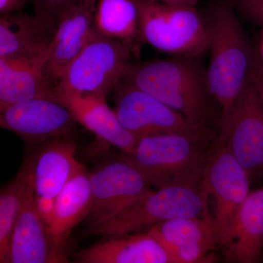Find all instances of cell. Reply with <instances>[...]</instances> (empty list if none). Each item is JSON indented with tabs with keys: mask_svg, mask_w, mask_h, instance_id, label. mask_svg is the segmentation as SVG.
Segmentation results:
<instances>
[{
	"mask_svg": "<svg viewBox=\"0 0 263 263\" xmlns=\"http://www.w3.org/2000/svg\"><path fill=\"white\" fill-rule=\"evenodd\" d=\"M203 16L210 55L208 83L221 110V127L250 80L257 60L239 17L226 1L211 5Z\"/></svg>",
	"mask_w": 263,
	"mask_h": 263,
	"instance_id": "6da1fadb",
	"label": "cell"
},
{
	"mask_svg": "<svg viewBox=\"0 0 263 263\" xmlns=\"http://www.w3.org/2000/svg\"><path fill=\"white\" fill-rule=\"evenodd\" d=\"M122 81L139 88L184 116L192 124L209 129L212 103L206 68L197 57H174L132 62Z\"/></svg>",
	"mask_w": 263,
	"mask_h": 263,
	"instance_id": "7a4b0ae2",
	"label": "cell"
},
{
	"mask_svg": "<svg viewBox=\"0 0 263 263\" xmlns=\"http://www.w3.org/2000/svg\"><path fill=\"white\" fill-rule=\"evenodd\" d=\"M210 136L207 131L141 137L134 153L122 158L157 189L197 184L203 181L212 152L209 149Z\"/></svg>",
	"mask_w": 263,
	"mask_h": 263,
	"instance_id": "3957f363",
	"label": "cell"
},
{
	"mask_svg": "<svg viewBox=\"0 0 263 263\" xmlns=\"http://www.w3.org/2000/svg\"><path fill=\"white\" fill-rule=\"evenodd\" d=\"M209 195L202 183L157 189L96 224L86 235L109 238L141 233L164 221L208 215Z\"/></svg>",
	"mask_w": 263,
	"mask_h": 263,
	"instance_id": "277c9868",
	"label": "cell"
},
{
	"mask_svg": "<svg viewBox=\"0 0 263 263\" xmlns=\"http://www.w3.org/2000/svg\"><path fill=\"white\" fill-rule=\"evenodd\" d=\"M133 57L127 46L94 29L85 47L52 86L47 98L63 95L106 98L122 81Z\"/></svg>",
	"mask_w": 263,
	"mask_h": 263,
	"instance_id": "5b68a950",
	"label": "cell"
},
{
	"mask_svg": "<svg viewBox=\"0 0 263 263\" xmlns=\"http://www.w3.org/2000/svg\"><path fill=\"white\" fill-rule=\"evenodd\" d=\"M144 43L174 57H197L208 51L209 34L196 7L171 6L136 0Z\"/></svg>",
	"mask_w": 263,
	"mask_h": 263,
	"instance_id": "8992f818",
	"label": "cell"
},
{
	"mask_svg": "<svg viewBox=\"0 0 263 263\" xmlns=\"http://www.w3.org/2000/svg\"><path fill=\"white\" fill-rule=\"evenodd\" d=\"M203 185L216 205L219 245L229 243L237 216L250 193V176L222 141L209 157Z\"/></svg>",
	"mask_w": 263,
	"mask_h": 263,
	"instance_id": "52a82bcc",
	"label": "cell"
},
{
	"mask_svg": "<svg viewBox=\"0 0 263 263\" xmlns=\"http://www.w3.org/2000/svg\"><path fill=\"white\" fill-rule=\"evenodd\" d=\"M114 92V111L119 122L136 136L211 131L196 127L158 99L124 81L117 85Z\"/></svg>",
	"mask_w": 263,
	"mask_h": 263,
	"instance_id": "ba28073f",
	"label": "cell"
},
{
	"mask_svg": "<svg viewBox=\"0 0 263 263\" xmlns=\"http://www.w3.org/2000/svg\"><path fill=\"white\" fill-rule=\"evenodd\" d=\"M220 127L219 141L228 147L249 176L262 174L263 109L252 78Z\"/></svg>",
	"mask_w": 263,
	"mask_h": 263,
	"instance_id": "9c48e42d",
	"label": "cell"
},
{
	"mask_svg": "<svg viewBox=\"0 0 263 263\" xmlns=\"http://www.w3.org/2000/svg\"><path fill=\"white\" fill-rule=\"evenodd\" d=\"M89 224L108 219L152 191L143 175L122 157L99 167L89 174Z\"/></svg>",
	"mask_w": 263,
	"mask_h": 263,
	"instance_id": "30bf717a",
	"label": "cell"
},
{
	"mask_svg": "<svg viewBox=\"0 0 263 263\" xmlns=\"http://www.w3.org/2000/svg\"><path fill=\"white\" fill-rule=\"evenodd\" d=\"M76 122L67 107L49 98L14 104L0 114L2 128L13 132L30 143L69 136Z\"/></svg>",
	"mask_w": 263,
	"mask_h": 263,
	"instance_id": "8fae6325",
	"label": "cell"
},
{
	"mask_svg": "<svg viewBox=\"0 0 263 263\" xmlns=\"http://www.w3.org/2000/svg\"><path fill=\"white\" fill-rule=\"evenodd\" d=\"M57 27V19L43 13L1 15L0 57L47 62Z\"/></svg>",
	"mask_w": 263,
	"mask_h": 263,
	"instance_id": "7c38bea8",
	"label": "cell"
},
{
	"mask_svg": "<svg viewBox=\"0 0 263 263\" xmlns=\"http://www.w3.org/2000/svg\"><path fill=\"white\" fill-rule=\"evenodd\" d=\"M164 246L174 263L209 262L219 245L214 216L182 218L164 221L148 230Z\"/></svg>",
	"mask_w": 263,
	"mask_h": 263,
	"instance_id": "4fadbf2b",
	"label": "cell"
},
{
	"mask_svg": "<svg viewBox=\"0 0 263 263\" xmlns=\"http://www.w3.org/2000/svg\"><path fill=\"white\" fill-rule=\"evenodd\" d=\"M97 0H79L57 19L45 72L53 86L89 41L94 30Z\"/></svg>",
	"mask_w": 263,
	"mask_h": 263,
	"instance_id": "5bb4252c",
	"label": "cell"
},
{
	"mask_svg": "<svg viewBox=\"0 0 263 263\" xmlns=\"http://www.w3.org/2000/svg\"><path fill=\"white\" fill-rule=\"evenodd\" d=\"M70 110L76 122L94 133L99 139L122 150L134 153L141 137L123 127L117 114L106 103L105 97L63 95L51 98Z\"/></svg>",
	"mask_w": 263,
	"mask_h": 263,
	"instance_id": "9a60e30c",
	"label": "cell"
},
{
	"mask_svg": "<svg viewBox=\"0 0 263 263\" xmlns=\"http://www.w3.org/2000/svg\"><path fill=\"white\" fill-rule=\"evenodd\" d=\"M34 185L26 197L10 242V263L67 262L36 209Z\"/></svg>",
	"mask_w": 263,
	"mask_h": 263,
	"instance_id": "2e32d148",
	"label": "cell"
},
{
	"mask_svg": "<svg viewBox=\"0 0 263 263\" xmlns=\"http://www.w3.org/2000/svg\"><path fill=\"white\" fill-rule=\"evenodd\" d=\"M79 263H174L171 254L155 236L146 233L109 237L76 254Z\"/></svg>",
	"mask_w": 263,
	"mask_h": 263,
	"instance_id": "e0dca14e",
	"label": "cell"
},
{
	"mask_svg": "<svg viewBox=\"0 0 263 263\" xmlns=\"http://www.w3.org/2000/svg\"><path fill=\"white\" fill-rule=\"evenodd\" d=\"M69 136L44 142L34 154L35 195L54 197L76 174L84 169L76 159V144Z\"/></svg>",
	"mask_w": 263,
	"mask_h": 263,
	"instance_id": "ac0fdd59",
	"label": "cell"
},
{
	"mask_svg": "<svg viewBox=\"0 0 263 263\" xmlns=\"http://www.w3.org/2000/svg\"><path fill=\"white\" fill-rule=\"evenodd\" d=\"M224 249L226 262H259L263 249V188L249 194Z\"/></svg>",
	"mask_w": 263,
	"mask_h": 263,
	"instance_id": "d6986e66",
	"label": "cell"
},
{
	"mask_svg": "<svg viewBox=\"0 0 263 263\" xmlns=\"http://www.w3.org/2000/svg\"><path fill=\"white\" fill-rule=\"evenodd\" d=\"M46 64L0 57V111L14 104L47 98L53 84L45 72Z\"/></svg>",
	"mask_w": 263,
	"mask_h": 263,
	"instance_id": "ffe728a7",
	"label": "cell"
},
{
	"mask_svg": "<svg viewBox=\"0 0 263 263\" xmlns=\"http://www.w3.org/2000/svg\"><path fill=\"white\" fill-rule=\"evenodd\" d=\"M89 174L83 169L57 196L54 219L49 230L53 243L62 252L72 230L86 219L91 209Z\"/></svg>",
	"mask_w": 263,
	"mask_h": 263,
	"instance_id": "44dd1931",
	"label": "cell"
},
{
	"mask_svg": "<svg viewBox=\"0 0 263 263\" xmlns=\"http://www.w3.org/2000/svg\"><path fill=\"white\" fill-rule=\"evenodd\" d=\"M94 27L105 37L127 46L135 57L139 56L144 41L136 0H97Z\"/></svg>",
	"mask_w": 263,
	"mask_h": 263,
	"instance_id": "7402d4cb",
	"label": "cell"
},
{
	"mask_svg": "<svg viewBox=\"0 0 263 263\" xmlns=\"http://www.w3.org/2000/svg\"><path fill=\"white\" fill-rule=\"evenodd\" d=\"M34 182V155L0 193V262L10 263V242L26 197Z\"/></svg>",
	"mask_w": 263,
	"mask_h": 263,
	"instance_id": "603a6c76",
	"label": "cell"
},
{
	"mask_svg": "<svg viewBox=\"0 0 263 263\" xmlns=\"http://www.w3.org/2000/svg\"><path fill=\"white\" fill-rule=\"evenodd\" d=\"M237 14L252 23L263 25V0H226Z\"/></svg>",
	"mask_w": 263,
	"mask_h": 263,
	"instance_id": "cb8c5ba5",
	"label": "cell"
},
{
	"mask_svg": "<svg viewBox=\"0 0 263 263\" xmlns=\"http://www.w3.org/2000/svg\"><path fill=\"white\" fill-rule=\"evenodd\" d=\"M79 0H32L35 13L51 15L57 19Z\"/></svg>",
	"mask_w": 263,
	"mask_h": 263,
	"instance_id": "d4e9b609",
	"label": "cell"
},
{
	"mask_svg": "<svg viewBox=\"0 0 263 263\" xmlns=\"http://www.w3.org/2000/svg\"><path fill=\"white\" fill-rule=\"evenodd\" d=\"M56 198L57 197H48L36 195L34 197V202L38 214L49 229L54 219Z\"/></svg>",
	"mask_w": 263,
	"mask_h": 263,
	"instance_id": "484cf974",
	"label": "cell"
},
{
	"mask_svg": "<svg viewBox=\"0 0 263 263\" xmlns=\"http://www.w3.org/2000/svg\"><path fill=\"white\" fill-rule=\"evenodd\" d=\"M27 3V0H0V14L10 15L22 12Z\"/></svg>",
	"mask_w": 263,
	"mask_h": 263,
	"instance_id": "4316f807",
	"label": "cell"
},
{
	"mask_svg": "<svg viewBox=\"0 0 263 263\" xmlns=\"http://www.w3.org/2000/svg\"><path fill=\"white\" fill-rule=\"evenodd\" d=\"M251 78L258 92L263 109V65L260 62L256 63Z\"/></svg>",
	"mask_w": 263,
	"mask_h": 263,
	"instance_id": "83f0119b",
	"label": "cell"
},
{
	"mask_svg": "<svg viewBox=\"0 0 263 263\" xmlns=\"http://www.w3.org/2000/svg\"><path fill=\"white\" fill-rule=\"evenodd\" d=\"M171 6L196 7L199 0H151Z\"/></svg>",
	"mask_w": 263,
	"mask_h": 263,
	"instance_id": "f1b7e54d",
	"label": "cell"
},
{
	"mask_svg": "<svg viewBox=\"0 0 263 263\" xmlns=\"http://www.w3.org/2000/svg\"><path fill=\"white\" fill-rule=\"evenodd\" d=\"M260 56L261 60H262V62H261V63H262L263 65V34L260 41Z\"/></svg>",
	"mask_w": 263,
	"mask_h": 263,
	"instance_id": "f546056e",
	"label": "cell"
},
{
	"mask_svg": "<svg viewBox=\"0 0 263 263\" xmlns=\"http://www.w3.org/2000/svg\"><path fill=\"white\" fill-rule=\"evenodd\" d=\"M259 262H263V249H262V254H261V257H260V259H259Z\"/></svg>",
	"mask_w": 263,
	"mask_h": 263,
	"instance_id": "4dcf8cb0",
	"label": "cell"
}]
</instances>
